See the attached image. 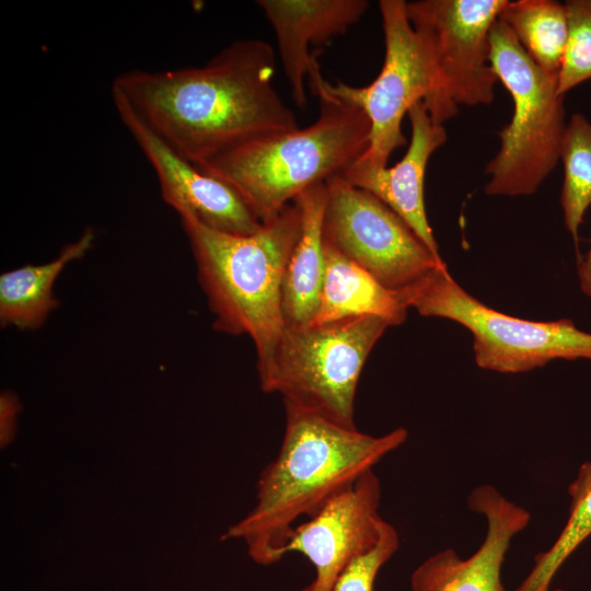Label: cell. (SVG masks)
<instances>
[{
    "label": "cell",
    "mask_w": 591,
    "mask_h": 591,
    "mask_svg": "<svg viewBox=\"0 0 591 591\" xmlns=\"http://www.w3.org/2000/svg\"><path fill=\"white\" fill-rule=\"evenodd\" d=\"M276 54L236 39L199 67L118 74L112 91L174 151L198 167L258 137L299 128L273 84Z\"/></svg>",
    "instance_id": "cell-1"
},
{
    "label": "cell",
    "mask_w": 591,
    "mask_h": 591,
    "mask_svg": "<svg viewBox=\"0 0 591 591\" xmlns=\"http://www.w3.org/2000/svg\"><path fill=\"white\" fill-rule=\"evenodd\" d=\"M285 412L281 447L259 475L256 503L222 536L242 538L263 566L287 554L300 517L317 515L408 437L403 427L371 436L299 407L285 405Z\"/></svg>",
    "instance_id": "cell-2"
},
{
    "label": "cell",
    "mask_w": 591,
    "mask_h": 591,
    "mask_svg": "<svg viewBox=\"0 0 591 591\" xmlns=\"http://www.w3.org/2000/svg\"><path fill=\"white\" fill-rule=\"evenodd\" d=\"M179 218L215 316L213 328L248 336L257 362L263 361L285 328L282 283L301 234L299 205L291 202L245 235L210 229L192 217Z\"/></svg>",
    "instance_id": "cell-3"
},
{
    "label": "cell",
    "mask_w": 591,
    "mask_h": 591,
    "mask_svg": "<svg viewBox=\"0 0 591 591\" xmlns=\"http://www.w3.org/2000/svg\"><path fill=\"white\" fill-rule=\"evenodd\" d=\"M316 96L320 114L311 125L255 138L199 167L231 186L260 222L308 188L343 175L368 149L364 111L331 93L325 82Z\"/></svg>",
    "instance_id": "cell-4"
},
{
    "label": "cell",
    "mask_w": 591,
    "mask_h": 591,
    "mask_svg": "<svg viewBox=\"0 0 591 591\" xmlns=\"http://www.w3.org/2000/svg\"><path fill=\"white\" fill-rule=\"evenodd\" d=\"M363 315L304 326H285L271 352L257 362L260 389L283 405L356 428L355 398L364 362L387 327Z\"/></svg>",
    "instance_id": "cell-5"
},
{
    "label": "cell",
    "mask_w": 591,
    "mask_h": 591,
    "mask_svg": "<svg viewBox=\"0 0 591 591\" xmlns=\"http://www.w3.org/2000/svg\"><path fill=\"white\" fill-rule=\"evenodd\" d=\"M489 43L490 63L512 97L513 114L498 132L500 148L486 166L489 181L485 193L531 195L560 160L567 121L558 76L542 70L498 19Z\"/></svg>",
    "instance_id": "cell-6"
},
{
    "label": "cell",
    "mask_w": 591,
    "mask_h": 591,
    "mask_svg": "<svg viewBox=\"0 0 591 591\" xmlns=\"http://www.w3.org/2000/svg\"><path fill=\"white\" fill-rule=\"evenodd\" d=\"M409 308L420 315L442 317L473 335L477 366L500 373H521L554 359L591 360V333L571 320L535 322L494 310L467 293L438 268L407 288Z\"/></svg>",
    "instance_id": "cell-7"
},
{
    "label": "cell",
    "mask_w": 591,
    "mask_h": 591,
    "mask_svg": "<svg viewBox=\"0 0 591 591\" xmlns=\"http://www.w3.org/2000/svg\"><path fill=\"white\" fill-rule=\"evenodd\" d=\"M379 9L385 56L379 76L366 86L325 81V88L360 106L371 125L370 141L358 159L375 167L387 166L391 154L406 144L402 123L408 111L422 101L434 123L455 116V105L442 89L425 44L413 28L404 0H381Z\"/></svg>",
    "instance_id": "cell-8"
},
{
    "label": "cell",
    "mask_w": 591,
    "mask_h": 591,
    "mask_svg": "<svg viewBox=\"0 0 591 591\" xmlns=\"http://www.w3.org/2000/svg\"><path fill=\"white\" fill-rule=\"evenodd\" d=\"M323 237L390 289H406L445 267L413 229L371 193L343 175L326 181Z\"/></svg>",
    "instance_id": "cell-9"
},
{
    "label": "cell",
    "mask_w": 591,
    "mask_h": 591,
    "mask_svg": "<svg viewBox=\"0 0 591 591\" xmlns=\"http://www.w3.org/2000/svg\"><path fill=\"white\" fill-rule=\"evenodd\" d=\"M508 0L406 1L408 20L428 49L441 85L455 105H488L498 78L489 35Z\"/></svg>",
    "instance_id": "cell-10"
},
{
    "label": "cell",
    "mask_w": 591,
    "mask_h": 591,
    "mask_svg": "<svg viewBox=\"0 0 591 591\" xmlns=\"http://www.w3.org/2000/svg\"><path fill=\"white\" fill-rule=\"evenodd\" d=\"M112 99L121 123L154 169L163 200L179 217H192L210 229L240 235L262 227L231 186L174 151L120 94L112 91Z\"/></svg>",
    "instance_id": "cell-11"
},
{
    "label": "cell",
    "mask_w": 591,
    "mask_h": 591,
    "mask_svg": "<svg viewBox=\"0 0 591 591\" xmlns=\"http://www.w3.org/2000/svg\"><path fill=\"white\" fill-rule=\"evenodd\" d=\"M380 500L381 485L372 470L294 528L286 553L302 554L315 568V578L301 591H334L348 566L376 546L387 523L380 515Z\"/></svg>",
    "instance_id": "cell-12"
},
{
    "label": "cell",
    "mask_w": 591,
    "mask_h": 591,
    "mask_svg": "<svg viewBox=\"0 0 591 591\" xmlns=\"http://www.w3.org/2000/svg\"><path fill=\"white\" fill-rule=\"evenodd\" d=\"M468 507L486 519L482 545L465 559L451 548L432 555L412 573V591H507L501 567L511 540L528 526L531 514L491 485L475 488Z\"/></svg>",
    "instance_id": "cell-13"
},
{
    "label": "cell",
    "mask_w": 591,
    "mask_h": 591,
    "mask_svg": "<svg viewBox=\"0 0 591 591\" xmlns=\"http://www.w3.org/2000/svg\"><path fill=\"white\" fill-rule=\"evenodd\" d=\"M270 23L279 60L299 107L308 103L306 82L314 94L323 85L320 65L310 51L344 35L366 14L367 0H257Z\"/></svg>",
    "instance_id": "cell-14"
},
{
    "label": "cell",
    "mask_w": 591,
    "mask_h": 591,
    "mask_svg": "<svg viewBox=\"0 0 591 591\" xmlns=\"http://www.w3.org/2000/svg\"><path fill=\"white\" fill-rule=\"evenodd\" d=\"M410 141L401 161L391 167H375L357 160L343 174L395 211L436 255L438 243L430 228L424 196L425 174L432 153L447 141L443 125L434 123L422 101L408 111Z\"/></svg>",
    "instance_id": "cell-15"
},
{
    "label": "cell",
    "mask_w": 591,
    "mask_h": 591,
    "mask_svg": "<svg viewBox=\"0 0 591 591\" xmlns=\"http://www.w3.org/2000/svg\"><path fill=\"white\" fill-rule=\"evenodd\" d=\"M326 196V183H320L294 199L301 210L302 229L283 277L285 326L312 324L320 308L325 278L323 215Z\"/></svg>",
    "instance_id": "cell-16"
},
{
    "label": "cell",
    "mask_w": 591,
    "mask_h": 591,
    "mask_svg": "<svg viewBox=\"0 0 591 591\" xmlns=\"http://www.w3.org/2000/svg\"><path fill=\"white\" fill-rule=\"evenodd\" d=\"M324 247L325 278L312 324L363 315L384 317L393 326L405 321L409 309L407 288L390 289L325 241Z\"/></svg>",
    "instance_id": "cell-17"
},
{
    "label": "cell",
    "mask_w": 591,
    "mask_h": 591,
    "mask_svg": "<svg viewBox=\"0 0 591 591\" xmlns=\"http://www.w3.org/2000/svg\"><path fill=\"white\" fill-rule=\"evenodd\" d=\"M95 232L86 228L74 241L63 246L53 260L40 265H24L0 275V324L35 331L43 326L49 314L58 308L54 285L62 270L81 259L92 248Z\"/></svg>",
    "instance_id": "cell-18"
},
{
    "label": "cell",
    "mask_w": 591,
    "mask_h": 591,
    "mask_svg": "<svg viewBox=\"0 0 591 591\" xmlns=\"http://www.w3.org/2000/svg\"><path fill=\"white\" fill-rule=\"evenodd\" d=\"M498 20L510 28L529 57L542 70L558 76L568 38L565 3L553 0H508Z\"/></svg>",
    "instance_id": "cell-19"
},
{
    "label": "cell",
    "mask_w": 591,
    "mask_h": 591,
    "mask_svg": "<svg viewBox=\"0 0 591 591\" xmlns=\"http://www.w3.org/2000/svg\"><path fill=\"white\" fill-rule=\"evenodd\" d=\"M571 498L567 522L553 545L537 554L530 573L514 591H551L565 560L591 535V462H584L568 487Z\"/></svg>",
    "instance_id": "cell-20"
},
{
    "label": "cell",
    "mask_w": 591,
    "mask_h": 591,
    "mask_svg": "<svg viewBox=\"0 0 591 591\" xmlns=\"http://www.w3.org/2000/svg\"><path fill=\"white\" fill-rule=\"evenodd\" d=\"M564 183L560 205L564 221L575 243L584 212L591 208V121L575 113L567 121L560 147Z\"/></svg>",
    "instance_id": "cell-21"
},
{
    "label": "cell",
    "mask_w": 591,
    "mask_h": 591,
    "mask_svg": "<svg viewBox=\"0 0 591 591\" xmlns=\"http://www.w3.org/2000/svg\"><path fill=\"white\" fill-rule=\"evenodd\" d=\"M565 7L568 38L558 73V92L563 96L591 80V0H569Z\"/></svg>",
    "instance_id": "cell-22"
},
{
    "label": "cell",
    "mask_w": 591,
    "mask_h": 591,
    "mask_svg": "<svg viewBox=\"0 0 591 591\" xmlns=\"http://www.w3.org/2000/svg\"><path fill=\"white\" fill-rule=\"evenodd\" d=\"M398 546V533L387 522L376 546L348 566L334 591H375L374 581L379 570L396 553Z\"/></svg>",
    "instance_id": "cell-23"
},
{
    "label": "cell",
    "mask_w": 591,
    "mask_h": 591,
    "mask_svg": "<svg viewBox=\"0 0 591 591\" xmlns=\"http://www.w3.org/2000/svg\"><path fill=\"white\" fill-rule=\"evenodd\" d=\"M21 410L18 396L10 391H4L0 396V443L7 447L15 436L16 416Z\"/></svg>",
    "instance_id": "cell-24"
},
{
    "label": "cell",
    "mask_w": 591,
    "mask_h": 591,
    "mask_svg": "<svg viewBox=\"0 0 591 591\" xmlns=\"http://www.w3.org/2000/svg\"><path fill=\"white\" fill-rule=\"evenodd\" d=\"M578 280L581 291L591 298V239L590 248L578 264Z\"/></svg>",
    "instance_id": "cell-25"
},
{
    "label": "cell",
    "mask_w": 591,
    "mask_h": 591,
    "mask_svg": "<svg viewBox=\"0 0 591 591\" xmlns=\"http://www.w3.org/2000/svg\"><path fill=\"white\" fill-rule=\"evenodd\" d=\"M553 591H564V590H560V589H555V590H553Z\"/></svg>",
    "instance_id": "cell-26"
}]
</instances>
